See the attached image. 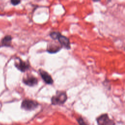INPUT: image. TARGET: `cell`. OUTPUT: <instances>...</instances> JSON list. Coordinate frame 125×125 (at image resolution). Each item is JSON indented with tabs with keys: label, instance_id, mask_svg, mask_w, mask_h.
<instances>
[{
	"label": "cell",
	"instance_id": "obj_1",
	"mask_svg": "<svg viewBox=\"0 0 125 125\" xmlns=\"http://www.w3.org/2000/svg\"><path fill=\"white\" fill-rule=\"evenodd\" d=\"M67 100V95L65 92L57 91L56 94L51 98V103L53 104H62Z\"/></svg>",
	"mask_w": 125,
	"mask_h": 125
},
{
	"label": "cell",
	"instance_id": "obj_2",
	"mask_svg": "<svg viewBox=\"0 0 125 125\" xmlns=\"http://www.w3.org/2000/svg\"><path fill=\"white\" fill-rule=\"evenodd\" d=\"M38 105V103L35 101L25 99L24 100L21 104V107L26 110H32L36 108Z\"/></svg>",
	"mask_w": 125,
	"mask_h": 125
},
{
	"label": "cell",
	"instance_id": "obj_3",
	"mask_svg": "<svg viewBox=\"0 0 125 125\" xmlns=\"http://www.w3.org/2000/svg\"><path fill=\"white\" fill-rule=\"evenodd\" d=\"M98 125H114V122L111 120L108 115L104 114L100 116L97 119Z\"/></svg>",
	"mask_w": 125,
	"mask_h": 125
},
{
	"label": "cell",
	"instance_id": "obj_4",
	"mask_svg": "<svg viewBox=\"0 0 125 125\" xmlns=\"http://www.w3.org/2000/svg\"><path fill=\"white\" fill-rule=\"evenodd\" d=\"M15 66L21 72H25L29 67V63L23 61L20 58H17L15 62Z\"/></svg>",
	"mask_w": 125,
	"mask_h": 125
},
{
	"label": "cell",
	"instance_id": "obj_5",
	"mask_svg": "<svg viewBox=\"0 0 125 125\" xmlns=\"http://www.w3.org/2000/svg\"><path fill=\"white\" fill-rule=\"evenodd\" d=\"M23 82L26 85L33 86L38 83V79L33 76H28L23 79Z\"/></svg>",
	"mask_w": 125,
	"mask_h": 125
},
{
	"label": "cell",
	"instance_id": "obj_6",
	"mask_svg": "<svg viewBox=\"0 0 125 125\" xmlns=\"http://www.w3.org/2000/svg\"><path fill=\"white\" fill-rule=\"evenodd\" d=\"M39 72L41 77L45 83L51 84L53 83V80L51 76L47 72L42 69H40L39 70Z\"/></svg>",
	"mask_w": 125,
	"mask_h": 125
},
{
	"label": "cell",
	"instance_id": "obj_7",
	"mask_svg": "<svg viewBox=\"0 0 125 125\" xmlns=\"http://www.w3.org/2000/svg\"><path fill=\"white\" fill-rule=\"evenodd\" d=\"M58 41L60 44L62 45L63 47H64L66 49H70V42L69 39L66 37L65 36H62L61 35L59 38Z\"/></svg>",
	"mask_w": 125,
	"mask_h": 125
},
{
	"label": "cell",
	"instance_id": "obj_8",
	"mask_svg": "<svg viewBox=\"0 0 125 125\" xmlns=\"http://www.w3.org/2000/svg\"><path fill=\"white\" fill-rule=\"evenodd\" d=\"M12 38L10 35L5 36L1 40V43L3 46H9L12 41Z\"/></svg>",
	"mask_w": 125,
	"mask_h": 125
},
{
	"label": "cell",
	"instance_id": "obj_9",
	"mask_svg": "<svg viewBox=\"0 0 125 125\" xmlns=\"http://www.w3.org/2000/svg\"><path fill=\"white\" fill-rule=\"evenodd\" d=\"M60 48H61L60 46H59V45L52 44L49 45V46L48 47L47 51L49 53H56L57 51H59Z\"/></svg>",
	"mask_w": 125,
	"mask_h": 125
},
{
	"label": "cell",
	"instance_id": "obj_10",
	"mask_svg": "<svg viewBox=\"0 0 125 125\" xmlns=\"http://www.w3.org/2000/svg\"><path fill=\"white\" fill-rule=\"evenodd\" d=\"M61 34L59 32H52L50 33V37L53 40H58Z\"/></svg>",
	"mask_w": 125,
	"mask_h": 125
},
{
	"label": "cell",
	"instance_id": "obj_11",
	"mask_svg": "<svg viewBox=\"0 0 125 125\" xmlns=\"http://www.w3.org/2000/svg\"><path fill=\"white\" fill-rule=\"evenodd\" d=\"M78 122L79 124H80V125H87L86 123L84 122L83 119L81 117L79 118L78 119Z\"/></svg>",
	"mask_w": 125,
	"mask_h": 125
},
{
	"label": "cell",
	"instance_id": "obj_12",
	"mask_svg": "<svg viewBox=\"0 0 125 125\" xmlns=\"http://www.w3.org/2000/svg\"><path fill=\"white\" fill-rule=\"evenodd\" d=\"M21 2L20 0H13L11 1V3L14 5H16L19 4Z\"/></svg>",
	"mask_w": 125,
	"mask_h": 125
}]
</instances>
